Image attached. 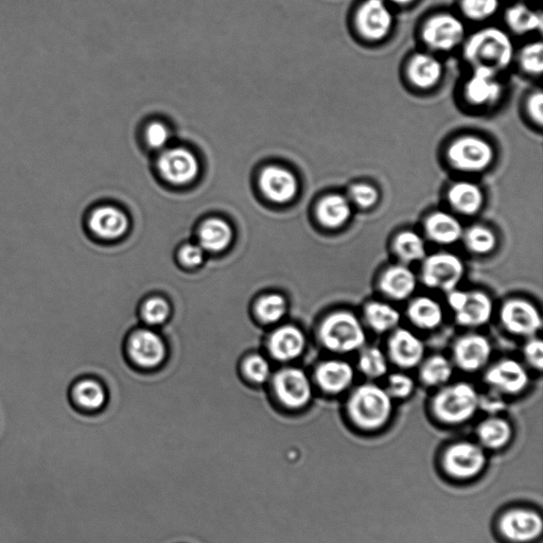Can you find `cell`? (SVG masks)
Returning a JSON list of instances; mask_svg holds the SVG:
<instances>
[{
  "mask_svg": "<svg viewBox=\"0 0 543 543\" xmlns=\"http://www.w3.org/2000/svg\"><path fill=\"white\" fill-rule=\"evenodd\" d=\"M347 416L358 430L371 433L387 426L393 413L392 398L378 385H360L347 401Z\"/></svg>",
  "mask_w": 543,
  "mask_h": 543,
  "instance_id": "1",
  "label": "cell"
},
{
  "mask_svg": "<svg viewBox=\"0 0 543 543\" xmlns=\"http://www.w3.org/2000/svg\"><path fill=\"white\" fill-rule=\"evenodd\" d=\"M439 466L443 476L448 480L467 484L479 480L485 474L488 457L480 444L459 441L442 450Z\"/></svg>",
  "mask_w": 543,
  "mask_h": 543,
  "instance_id": "2",
  "label": "cell"
},
{
  "mask_svg": "<svg viewBox=\"0 0 543 543\" xmlns=\"http://www.w3.org/2000/svg\"><path fill=\"white\" fill-rule=\"evenodd\" d=\"M464 55L475 68H488L498 74L512 63L514 45L504 31L490 27L472 35L466 44Z\"/></svg>",
  "mask_w": 543,
  "mask_h": 543,
  "instance_id": "3",
  "label": "cell"
},
{
  "mask_svg": "<svg viewBox=\"0 0 543 543\" xmlns=\"http://www.w3.org/2000/svg\"><path fill=\"white\" fill-rule=\"evenodd\" d=\"M480 397L472 385L460 382L448 385L435 394L431 410L436 420L448 426H459L475 416Z\"/></svg>",
  "mask_w": 543,
  "mask_h": 543,
  "instance_id": "4",
  "label": "cell"
},
{
  "mask_svg": "<svg viewBox=\"0 0 543 543\" xmlns=\"http://www.w3.org/2000/svg\"><path fill=\"white\" fill-rule=\"evenodd\" d=\"M496 531L505 543H537L543 534V518L533 505L507 506L497 517Z\"/></svg>",
  "mask_w": 543,
  "mask_h": 543,
  "instance_id": "5",
  "label": "cell"
},
{
  "mask_svg": "<svg viewBox=\"0 0 543 543\" xmlns=\"http://www.w3.org/2000/svg\"><path fill=\"white\" fill-rule=\"evenodd\" d=\"M320 339L330 352L338 354L356 352L366 341L361 322L348 311L330 314L321 325Z\"/></svg>",
  "mask_w": 543,
  "mask_h": 543,
  "instance_id": "6",
  "label": "cell"
},
{
  "mask_svg": "<svg viewBox=\"0 0 543 543\" xmlns=\"http://www.w3.org/2000/svg\"><path fill=\"white\" fill-rule=\"evenodd\" d=\"M465 274L463 261L451 253H437L425 259L422 282L430 289L451 292L457 289Z\"/></svg>",
  "mask_w": 543,
  "mask_h": 543,
  "instance_id": "7",
  "label": "cell"
},
{
  "mask_svg": "<svg viewBox=\"0 0 543 543\" xmlns=\"http://www.w3.org/2000/svg\"><path fill=\"white\" fill-rule=\"evenodd\" d=\"M448 159L461 171L481 172L494 161V149L481 138L465 136L449 147Z\"/></svg>",
  "mask_w": 543,
  "mask_h": 543,
  "instance_id": "8",
  "label": "cell"
},
{
  "mask_svg": "<svg viewBox=\"0 0 543 543\" xmlns=\"http://www.w3.org/2000/svg\"><path fill=\"white\" fill-rule=\"evenodd\" d=\"M501 323L511 334L520 337H534L542 327L538 309L528 301L510 300L500 311Z\"/></svg>",
  "mask_w": 543,
  "mask_h": 543,
  "instance_id": "9",
  "label": "cell"
},
{
  "mask_svg": "<svg viewBox=\"0 0 543 543\" xmlns=\"http://www.w3.org/2000/svg\"><path fill=\"white\" fill-rule=\"evenodd\" d=\"M424 41L432 49L449 51L465 38V26L457 16H434L424 28Z\"/></svg>",
  "mask_w": 543,
  "mask_h": 543,
  "instance_id": "10",
  "label": "cell"
},
{
  "mask_svg": "<svg viewBox=\"0 0 543 543\" xmlns=\"http://www.w3.org/2000/svg\"><path fill=\"white\" fill-rule=\"evenodd\" d=\"M492 344L482 335H466L454 343L453 360L459 369L475 373L483 369L492 357Z\"/></svg>",
  "mask_w": 543,
  "mask_h": 543,
  "instance_id": "11",
  "label": "cell"
},
{
  "mask_svg": "<svg viewBox=\"0 0 543 543\" xmlns=\"http://www.w3.org/2000/svg\"><path fill=\"white\" fill-rule=\"evenodd\" d=\"M485 381L500 393L518 395L528 388L530 379L519 362L505 359L490 367L485 374Z\"/></svg>",
  "mask_w": 543,
  "mask_h": 543,
  "instance_id": "12",
  "label": "cell"
},
{
  "mask_svg": "<svg viewBox=\"0 0 543 543\" xmlns=\"http://www.w3.org/2000/svg\"><path fill=\"white\" fill-rule=\"evenodd\" d=\"M393 25V15L384 0H367L358 11L357 26L364 38L382 40Z\"/></svg>",
  "mask_w": 543,
  "mask_h": 543,
  "instance_id": "13",
  "label": "cell"
},
{
  "mask_svg": "<svg viewBox=\"0 0 543 543\" xmlns=\"http://www.w3.org/2000/svg\"><path fill=\"white\" fill-rule=\"evenodd\" d=\"M159 168L168 182L177 185L191 183L199 173V163L196 156L183 148H174L164 152L159 161Z\"/></svg>",
  "mask_w": 543,
  "mask_h": 543,
  "instance_id": "14",
  "label": "cell"
},
{
  "mask_svg": "<svg viewBox=\"0 0 543 543\" xmlns=\"http://www.w3.org/2000/svg\"><path fill=\"white\" fill-rule=\"evenodd\" d=\"M389 357L401 369H414L422 363L425 356V345L413 332L407 329H396L389 340Z\"/></svg>",
  "mask_w": 543,
  "mask_h": 543,
  "instance_id": "15",
  "label": "cell"
},
{
  "mask_svg": "<svg viewBox=\"0 0 543 543\" xmlns=\"http://www.w3.org/2000/svg\"><path fill=\"white\" fill-rule=\"evenodd\" d=\"M275 387L280 400L291 409L305 407L312 396L310 381L301 370L289 369L278 374Z\"/></svg>",
  "mask_w": 543,
  "mask_h": 543,
  "instance_id": "16",
  "label": "cell"
},
{
  "mask_svg": "<svg viewBox=\"0 0 543 543\" xmlns=\"http://www.w3.org/2000/svg\"><path fill=\"white\" fill-rule=\"evenodd\" d=\"M260 186L268 199L282 204L290 202L299 188L293 173L275 166L268 167L261 173Z\"/></svg>",
  "mask_w": 543,
  "mask_h": 543,
  "instance_id": "17",
  "label": "cell"
},
{
  "mask_svg": "<svg viewBox=\"0 0 543 543\" xmlns=\"http://www.w3.org/2000/svg\"><path fill=\"white\" fill-rule=\"evenodd\" d=\"M502 93V86L497 79V73L488 68H475L474 75L466 85V96L468 100L479 107L493 105Z\"/></svg>",
  "mask_w": 543,
  "mask_h": 543,
  "instance_id": "18",
  "label": "cell"
},
{
  "mask_svg": "<svg viewBox=\"0 0 543 543\" xmlns=\"http://www.w3.org/2000/svg\"><path fill=\"white\" fill-rule=\"evenodd\" d=\"M417 280L405 265H396L385 270L379 282L381 292L394 301H405L414 293Z\"/></svg>",
  "mask_w": 543,
  "mask_h": 543,
  "instance_id": "19",
  "label": "cell"
},
{
  "mask_svg": "<svg viewBox=\"0 0 543 543\" xmlns=\"http://www.w3.org/2000/svg\"><path fill=\"white\" fill-rule=\"evenodd\" d=\"M87 223L93 234L103 239L118 238L128 230V218L112 206L95 208Z\"/></svg>",
  "mask_w": 543,
  "mask_h": 543,
  "instance_id": "20",
  "label": "cell"
},
{
  "mask_svg": "<svg viewBox=\"0 0 543 543\" xmlns=\"http://www.w3.org/2000/svg\"><path fill=\"white\" fill-rule=\"evenodd\" d=\"M354 378L352 365L345 361H326L317 370V381L321 389L328 394L343 393L352 385Z\"/></svg>",
  "mask_w": 543,
  "mask_h": 543,
  "instance_id": "21",
  "label": "cell"
},
{
  "mask_svg": "<svg viewBox=\"0 0 543 543\" xmlns=\"http://www.w3.org/2000/svg\"><path fill=\"white\" fill-rule=\"evenodd\" d=\"M493 310V301L486 293L481 291L468 292L465 305L460 311L455 312V319L464 327H481L492 318Z\"/></svg>",
  "mask_w": 543,
  "mask_h": 543,
  "instance_id": "22",
  "label": "cell"
},
{
  "mask_svg": "<svg viewBox=\"0 0 543 543\" xmlns=\"http://www.w3.org/2000/svg\"><path fill=\"white\" fill-rule=\"evenodd\" d=\"M130 352L133 359L142 366L159 365L165 357L162 340L148 330L138 331L131 340Z\"/></svg>",
  "mask_w": 543,
  "mask_h": 543,
  "instance_id": "23",
  "label": "cell"
},
{
  "mask_svg": "<svg viewBox=\"0 0 543 543\" xmlns=\"http://www.w3.org/2000/svg\"><path fill=\"white\" fill-rule=\"evenodd\" d=\"M476 435L485 450L501 451L511 444L514 431L507 420L489 417L478 426Z\"/></svg>",
  "mask_w": 543,
  "mask_h": 543,
  "instance_id": "24",
  "label": "cell"
},
{
  "mask_svg": "<svg viewBox=\"0 0 543 543\" xmlns=\"http://www.w3.org/2000/svg\"><path fill=\"white\" fill-rule=\"evenodd\" d=\"M425 230L431 241L442 245L458 242L464 235L459 220L444 212L432 214L426 220Z\"/></svg>",
  "mask_w": 543,
  "mask_h": 543,
  "instance_id": "25",
  "label": "cell"
},
{
  "mask_svg": "<svg viewBox=\"0 0 543 543\" xmlns=\"http://www.w3.org/2000/svg\"><path fill=\"white\" fill-rule=\"evenodd\" d=\"M448 199L450 205L465 216L476 215L484 204L481 188L470 182L454 184L448 192Z\"/></svg>",
  "mask_w": 543,
  "mask_h": 543,
  "instance_id": "26",
  "label": "cell"
},
{
  "mask_svg": "<svg viewBox=\"0 0 543 543\" xmlns=\"http://www.w3.org/2000/svg\"><path fill=\"white\" fill-rule=\"evenodd\" d=\"M304 348L305 338L302 331L291 326L277 330L270 342L272 355L282 361H289L299 357Z\"/></svg>",
  "mask_w": 543,
  "mask_h": 543,
  "instance_id": "27",
  "label": "cell"
},
{
  "mask_svg": "<svg viewBox=\"0 0 543 543\" xmlns=\"http://www.w3.org/2000/svg\"><path fill=\"white\" fill-rule=\"evenodd\" d=\"M442 75V63L430 55H416L410 62L409 78L419 89H431L439 83Z\"/></svg>",
  "mask_w": 543,
  "mask_h": 543,
  "instance_id": "28",
  "label": "cell"
},
{
  "mask_svg": "<svg viewBox=\"0 0 543 543\" xmlns=\"http://www.w3.org/2000/svg\"><path fill=\"white\" fill-rule=\"evenodd\" d=\"M408 317L419 329L433 330L443 323L444 314L441 305L430 297H418L409 305Z\"/></svg>",
  "mask_w": 543,
  "mask_h": 543,
  "instance_id": "29",
  "label": "cell"
},
{
  "mask_svg": "<svg viewBox=\"0 0 543 543\" xmlns=\"http://www.w3.org/2000/svg\"><path fill=\"white\" fill-rule=\"evenodd\" d=\"M318 219L328 229H339L352 216V206L340 195H330L324 198L317 208Z\"/></svg>",
  "mask_w": 543,
  "mask_h": 543,
  "instance_id": "30",
  "label": "cell"
},
{
  "mask_svg": "<svg viewBox=\"0 0 543 543\" xmlns=\"http://www.w3.org/2000/svg\"><path fill=\"white\" fill-rule=\"evenodd\" d=\"M364 319L377 334H385L398 326L400 314L389 304L371 302L364 308Z\"/></svg>",
  "mask_w": 543,
  "mask_h": 543,
  "instance_id": "31",
  "label": "cell"
},
{
  "mask_svg": "<svg viewBox=\"0 0 543 543\" xmlns=\"http://www.w3.org/2000/svg\"><path fill=\"white\" fill-rule=\"evenodd\" d=\"M74 404L84 411H98L105 402V393L101 385L92 379L78 381L72 389Z\"/></svg>",
  "mask_w": 543,
  "mask_h": 543,
  "instance_id": "32",
  "label": "cell"
},
{
  "mask_svg": "<svg viewBox=\"0 0 543 543\" xmlns=\"http://www.w3.org/2000/svg\"><path fill=\"white\" fill-rule=\"evenodd\" d=\"M232 239V230L229 224L220 219L208 220L202 226L200 241L202 247L208 251L220 252L227 248Z\"/></svg>",
  "mask_w": 543,
  "mask_h": 543,
  "instance_id": "33",
  "label": "cell"
},
{
  "mask_svg": "<svg viewBox=\"0 0 543 543\" xmlns=\"http://www.w3.org/2000/svg\"><path fill=\"white\" fill-rule=\"evenodd\" d=\"M393 249L396 256L405 265L423 260L426 257V245L422 237L414 232H402L394 240Z\"/></svg>",
  "mask_w": 543,
  "mask_h": 543,
  "instance_id": "34",
  "label": "cell"
},
{
  "mask_svg": "<svg viewBox=\"0 0 543 543\" xmlns=\"http://www.w3.org/2000/svg\"><path fill=\"white\" fill-rule=\"evenodd\" d=\"M453 374L451 362L444 356L435 355L426 360L420 369L419 377L427 387H441Z\"/></svg>",
  "mask_w": 543,
  "mask_h": 543,
  "instance_id": "35",
  "label": "cell"
},
{
  "mask_svg": "<svg viewBox=\"0 0 543 543\" xmlns=\"http://www.w3.org/2000/svg\"><path fill=\"white\" fill-rule=\"evenodd\" d=\"M506 22L518 34L540 30L542 27L541 16L523 5H517L507 11Z\"/></svg>",
  "mask_w": 543,
  "mask_h": 543,
  "instance_id": "36",
  "label": "cell"
},
{
  "mask_svg": "<svg viewBox=\"0 0 543 543\" xmlns=\"http://www.w3.org/2000/svg\"><path fill=\"white\" fill-rule=\"evenodd\" d=\"M464 236L466 248L474 254L485 255L493 252L497 245L494 232L483 225L470 227Z\"/></svg>",
  "mask_w": 543,
  "mask_h": 543,
  "instance_id": "37",
  "label": "cell"
},
{
  "mask_svg": "<svg viewBox=\"0 0 543 543\" xmlns=\"http://www.w3.org/2000/svg\"><path fill=\"white\" fill-rule=\"evenodd\" d=\"M359 369L363 375L377 379L388 373L387 357L377 347H367L362 350L359 357Z\"/></svg>",
  "mask_w": 543,
  "mask_h": 543,
  "instance_id": "38",
  "label": "cell"
},
{
  "mask_svg": "<svg viewBox=\"0 0 543 543\" xmlns=\"http://www.w3.org/2000/svg\"><path fill=\"white\" fill-rule=\"evenodd\" d=\"M286 308V302L282 296L268 295L258 303L257 312L262 320L272 323L284 317Z\"/></svg>",
  "mask_w": 543,
  "mask_h": 543,
  "instance_id": "39",
  "label": "cell"
},
{
  "mask_svg": "<svg viewBox=\"0 0 543 543\" xmlns=\"http://www.w3.org/2000/svg\"><path fill=\"white\" fill-rule=\"evenodd\" d=\"M499 8V0H463L462 10L470 20L482 21L494 15Z\"/></svg>",
  "mask_w": 543,
  "mask_h": 543,
  "instance_id": "40",
  "label": "cell"
},
{
  "mask_svg": "<svg viewBox=\"0 0 543 543\" xmlns=\"http://www.w3.org/2000/svg\"><path fill=\"white\" fill-rule=\"evenodd\" d=\"M520 62L525 72L540 75L543 70V45L539 42L525 46L521 52Z\"/></svg>",
  "mask_w": 543,
  "mask_h": 543,
  "instance_id": "41",
  "label": "cell"
},
{
  "mask_svg": "<svg viewBox=\"0 0 543 543\" xmlns=\"http://www.w3.org/2000/svg\"><path fill=\"white\" fill-rule=\"evenodd\" d=\"M349 198L361 208H371L378 202L379 194L376 188L367 184H356L349 190Z\"/></svg>",
  "mask_w": 543,
  "mask_h": 543,
  "instance_id": "42",
  "label": "cell"
},
{
  "mask_svg": "<svg viewBox=\"0 0 543 543\" xmlns=\"http://www.w3.org/2000/svg\"><path fill=\"white\" fill-rule=\"evenodd\" d=\"M387 393L393 399H406L414 391V381L405 374H393L388 381Z\"/></svg>",
  "mask_w": 543,
  "mask_h": 543,
  "instance_id": "43",
  "label": "cell"
},
{
  "mask_svg": "<svg viewBox=\"0 0 543 543\" xmlns=\"http://www.w3.org/2000/svg\"><path fill=\"white\" fill-rule=\"evenodd\" d=\"M143 314L146 322L150 325H160L168 318L169 306L161 299H153L147 302Z\"/></svg>",
  "mask_w": 543,
  "mask_h": 543,
  "instance_id": "44",
  "label": "cell"
},
{
  "mask_svg": "<svg viewBox=\"0 0 543 543\" xmlns=\"http://www.w3.org/2000/svg\"><path fill=\"white\" fill-rule=\"evenodd\" d=\"M245 373L254 381L262 383L268 380L271 370L269 363L261 357H251L245 363Z\"/></svg>",
  "mask_w": 543,
  "mask_h": 543,
  "instance_id": "45",
  "label": "cell"
},
{
  "mask_svg": "<svg viewBox=\"0 0 543 543\" xmlns=\"http://www.w3.org/2000/svg\"><path fill=\"white\" fill-rule=\"evenodd\" d=\"M170 139V132L161 122H154L147 130V140L154 149L164 148Z\"/></svg>",
  "mask_w": 543,
  "mask_h": 543,
  "instance_id": "46",
  "label": "cell"
},
{
  "mask_svg": "<svg viewBox=\"0 0 543 543\" xmlns=\"http://www.w3.org/2000/svg\"><path fill=\"white\" fill-rule=\"evenodd\" d=\"M525 360L533 369L541 372L543 369V343L539 339H532L524 346Z\"/></svg>",
  "mask_w": 543,
  "mask_h": 543,
  "instance_id": "47",
  "label": "cell"
},
{
  "mask_svg": "<svg viewBox=\"0 0 543 543\" xmlns=\"http://www.w3.org/2000/svg\"><path fill=\"white\" fill-rule=\"evenodd\" d=\"M203 255V250L200 247H197V245H187V247L181 251L183 264L188 267L199 266L203 260Z\"/></svg>",
  "mask_w": 543,
  "mask_h": 543,
  "instance_id": "48",
  "label": "cell"
},
{
  "mask_svg": "<svg viewBox=\"0 0 543 543\" xmlns=\"http://www.w3.org/2000/svg\"><path fill=\"white\" fill-rule=\"evenodd\" d=\"M529 111L531 116L538 125H542L543 121V96L539 92L533 95L529 101Z\"/></svg>",
  "mask_w": 543,
  "mask_h": 543,
  "instance_id": "49",
  "label": "cell"
},
{
  "mask_svg": "<svg viewBox=\"0 0 543 543\" xmlns=\"http://www.w3.org/2000/svg\"><path fill=\"white\" fill-rule=\"evenodd\" d=\"M468 292L454 289L448 293V304L454 312L460 311L467 301Z\"/></svg>",
  "mask_w": 543,
  "mask_h": 543,
  "instance_id": "50",
  "label": "cell"
},
{
  "mask_svg": "<svg viewBox=\"0 0 543 543\" xmlns=\"http://www.w3.org/2000/svg\"><path fill=\"white\" fill-rule=\"evenodd\" d=\"M392 2L398 5H408L414 2V0H392Z\"/></svg>",
  "mask_w": 543,
  "mask_h": 543,
  "instance_id": "51",
  "label": "cell"
}]
</instances>
